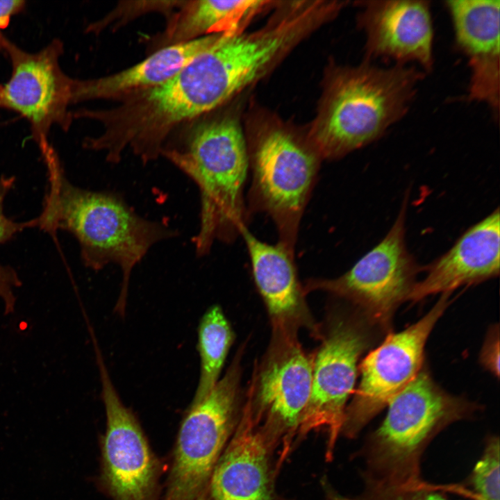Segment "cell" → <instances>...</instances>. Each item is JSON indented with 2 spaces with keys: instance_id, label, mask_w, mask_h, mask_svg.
<instances>
[{
  "instance_id": "603a6c76",
  "label": "cell",
  "mask_w": 500,
  "mask_h": 500,
  "mask_svg": "<svg viewBox=\"0 0 500 500\" xmlns=\"http://www.w3.org/2000/svg\"><path fill=\"white\" fill-rule=\"evenodd\" d=\"M185 1H122L112 11L99 21L90 24L88 32L98 33L104 28L112 25L113 27L122 26L128 20L138 15L159 11L170 14L174 9L180 8Z\"/></svg>"
},
{
  "instance_id": "ac0fdd59",
  "label": "cell",
  "mask_w": 500,
  "mask_h": 500,
  "mask_svg": "<svg viewBox=\"0 0 500 500\" xmlns=\"http://www.w3.org/2000/svg\"><path fill=\"white\" fill-rule=\"evenodd\" d=\"M270 1H185L163 33L160 48L244 28Z\"/></svg>"
},
{
  "instance_id": "7402d4cb",
  "label": "cell",
  "mask_w": 500,
  "mask_h": 500,
  "mask_svg": "<svg viewBox=\"0 0 500 500\" xmlns=\"http://www.w3.org/2000/svg\"><path fill=\"white\" fill-rule=\"evenodd\" d=\"M469 97L487 102L496 112L499 106V57L470 59Z\"/></svg>"
},
{
  "instance_id": "9a60e30c",
  "label": "cell",
  "mask_w": 500,
  "mask_h": 500,
  "mask_svg": "<svg viewBox=\"0 0 500 500\" xmlns=\"http://www.w3.org/2000/svg\"><path fill=\"white\" fill-rule=\"evenodd\" d=\"M408 301L417 302L436 294L495 278L500 271V215L497 207L467 228L453 246L425 267Z\"/></svg>"
},
{
  "instance_id": "83f0119b",
  "label": "cell",
  "mask_w": 500,
  "mask_h": 500,
  "mask_svg": "<svg viewBox=\"0 0 500 500\" xmlns=\"http://www.w3.org/2000/svg\"><path fill=\"white\" fill-rule=\"evenodd\" d=\"M325 489H326V499L325 500H355L353 499H348V498L344 497L338 494L333 490L328 488V485H326V488Z\"/></svg>"
},
{
  "instance_id": "44dd1931",
  "label": "cell",
  "mask_w": 500,
  "mask_h": 500,
  "mask_svg": "<svg viewBox=\"0 0 500 500\" xmlns=\"http://www.w3.org/2000/svg\"><path fill=\"white\" fill-rule=\"evenodd\" d=\"M499 446L498 437L492 436L487 440L483 455L469 477L472 500H499Z\"/></svg>"
},
{
  "instance_id": "484cf974",
  "label": "cell",
  "mask_w": 500,
  "mask_h": 500,
  "mask_svg": "<svg viewBox=\"0 0 500 500\" xmlns=\"http://www.w3.org/2000/svg\"><path fill=\"white\" fill-rule=\"evenodd\" d=\"M480 361L482 365L497 378L499 376V327L490 328L483 345Z\"/></svg>"
},
{
  "instance_id": "f1b7e54d",
  "label": "cell",
  "mask_w": 500,
  "mask_h": 500,
  "mask_svg": "<svg viewBox=\"0 0 500 500\" xmlns=\"http://www.w3.org/2000/svg\"><path fill=\"white\" fill-rule=\"evenodd\" d=\"M1 85L0 84V90H1Z\"/></svg>"
},
{
  "instance_id": "d4e9b609",
  "label": "cell",
  "mask_w": 500,
  "mask_h": 500,
  "mask_svg": "<svg viewBox=\"0 0 500 500\" xmlns=\"http://www.w3.org/2000/svg\"><path fill=\"white\" fill-rule=\"evenodd\" d=\"M15 178L3 176L0 178V244L12 239L26 228L38 227L36 218L27 222H16L8 217L4 211V202L14 186Z\"/></svg>"
},
{
  "instance_id": "cb8c5ba5",
  "label": "cell",
  "mask_w": 500,
  "mask_h": 500,
  "mask_svg": "<svg viewBox=\"0 0 500 500\" xmlns=\"http://www.w3.org/2000/svg\"><path fill=\"white\" fill-rule=\"evenodd\" d=\"M438 486L423 480L406 486L385 489H365L356 500H449Z\"/></svg>"
},
{
  "instance_id": "277c9868",
  "label": "cell",
  "mask_w": 500,
  "mask_h": 500,
  "mask_svg": "<svg viewBox=\"0 0 500 500\" xmlns=\"http://www.w3.org/2000/svg\"><path fill=\"white\" fill-rule=\"evenodd\" d=\"M386 416L362 450L367 489L408 485L422 479L420 462L444 428L471 417L472 402L451 394L422 369L388 403Z\"/></svg>"
},
{
  "instance_id": "d6986e66",
  "label": "cell",
  "mask_w": 500,
  "mask_h": 500,
  "mask_svg": "<svg viewBox=\"0 0 500 500\" xmlns=\"http://www.w3.org/2000/svg\"><path fill=\"white\" fill-rule=\"evenodd\" d=\"M456 41L470 59L499 57V0L446 1Z\"/></svg>"
},
{
  "instance_id": "8fae6325",
  "label": "cell",
  "mask_w": 500,
  "mask_h": 500,
  "mask_svg": "<svg viewBox=\"0 0 500 500\" xmlns=\"http://www.w3.org/2000/svg\"><path fill=\"white\" fill-rule=\"evenodd\" d=\"M63 50L58 39L34 53L10 40L4 53L12 70L8 81L1 85L0 108L12 110L28 122L39 147L49 144L53 126L67 131L73 119L69 107L72 104L74 78L60 67Z\"/></svg>"
},
{
  "instance_id": "e0dca14e",
  "label": "cell",
  "mask_w": 500,
  "mask_h": 500,
  "mask_svg": "<svg viewBox=\"0 0 500 500\" xmlns=\"http://www.w3.org/2000/svg\"><path fill=\"white\" fill-rule=\"evenodd\" d=\"M219 33L159 49L144 60L121 72L72 83V103L98 99L119 100L158 86L174 76L207 48Z\"/></svg>"
},
{
  "instance_id": "52a82bcc",
  "label": "cell",
  "mask_w": 500,
  "mask_h": 500,
  "mask_svg": "<svg viewBox=\"0 0 500 500\" xmlns=\"http://www.w3.org/2000/svg\"><path fill=\"white\" fill-rule=\"evenodd\" d=\"M409 190L385 236L347 272L335 278H312L303 291L322 290L348 300L372 324L388 326L397 308L408 297L419 272L407 247L406 224Z\"/></svg>"
},
{
  "instance_id": "8992f818",
  "label": "cell",
  "mask_w": 500,
  "mask_h": 500,
  "mask_svg": "<svg viewBox=\"0 0 500 500\" xmlns=\"http://www.w3.org/2000/svg\"><path fill=\"white\" fill-rule=\"evenodd\" d=\"M238 349L210 394L188 406L174 449L165 500H202L211 474L238 424L241 358Z\"/></svg>"
},
{
  "instance_id": "4316f807",
  "label": "cell",
  "mask_w": 500,
  "mask_h": 500,
  "mask_svg": "<svg viewBox=\"0 0 500 500\" xmlns=\"http://www.w3.org/2000/svg\"><path fill=\"white\" fill-rule=\"evenodd\" d=\"M25 3L23 0H0V52L3 53H5L10 40L3 34L2 30L12 16L24 10Z\"/></svg>"
},
{
  "instance_id": "5bb4252c",
  "label": "cell",
  "mask_w": 500,
  "mask_h": 500,
  "mask_svg": "<svg viewBox=\"0 0 500 500\" xmlns=\"http://www.w3.org/2000/svg\"><path fill=\"white\" fill-rule=\"evenodd\" d=\"M358 24L366 35L367 58H388L403 65L416 61L426 70L433 67V31L426 1H367Z\"/></svg>"
},
{
  "instance_id": "4fadbf2b",
  "label": "cell",
  "mask_w": 500,
  "mask_h": 500,
  "mask_svg": "<svg viewBox=\"0 0 500 500\" xmlns=\"http://www.w3.org/2000/svg\"><path fill=\"white\" fill-rule=\"evenodd\" d=\"M279 444L243 405L238 424L217 462L202 500H287L275 487Z\"/></svg>"
},
{
  "instance_id": "7c38bea8",
  "label": "cell",
  "mask_w": 500,
  "mask_h": 500,
  "mask_svg": "<svg viewBox=\"0 0 500 500\" xmlns=\"http://www.w3.org/2000/svg\"><path fill=\"white\" fill-rule=\"evenodd\" d=\"M106 426L100 482L112 500H157L160 467L133 411L121 400L93 342Z\"/></svg>"
},
{
  "instance_id": "30bf717a",
  "label": "cell",
  "mask_w": 500,
  "mask_h": 500,
  "mask_svg": "<svg viewBox=\"0 0 500 500\" xmlns=\"http://www.w3.org/2000/svg\"><path fill=\"white\" fill-rule=\"evenodd\" d=\"M450 295L442 294L419 320L388 335L364 358L359 365V385L346 408L342 433L356 437L422 370L426 341L450 304Z\"/></svg>"
},
{
  "instance_id": "7a4b0ae2",
  "label": "cell",
  "mask_w": 500,
  "mask_h": 500,
  "mask_svg": "<svg viewBox=\"0 0 500 500\" xmlns=\"http://www.w3.org/2000/svg\"><path fill=\"white\" fill-rule=\"evenodd\" d=\"M423 77L404 65L383 69L365 62L331 74L306 135L322 159H337L379 138L407 112Z\"/></svg>"
},
{
  "instance_id": "6da1fadb",
  "label": "cell",
  "mask_w": 500,
  "mask_h": 500,
  "mask_svg": "<svg viewBox=\"0 0 500 500\" xmlns=\"http://www.w3.org/2000/svg\"><path fill=\"white\" fill-rule=\"evenodd\" d=\"M48 188L38 227L53 235L58 230L78 241L85 267L100 270L109 264L122 273L115 310L125 312L129 279L134 267L156 244L177 235L160 222L139 215L120 195L81 188L67 178L60 159L49 145L41 151Z\"/></svg>"
},
{
  "instance_id": "ffe728a7",
  "label": "cell",
  "mask_w": 500,
  "mask_h": 500,
  "mask_svg": "<svg viewBox=\"0 0 500 500\" xmlns=\"http://www.w3.org/2000/svg\"><path fill=\"white\" fill-rule=\"evenodd\" d=\"M197 333L200 374L192 403L205 399L215 386L234 341L232 327L218 305L209 307L204 312Z\"/></svg>"
},
{
  "instance_id": "3957f363",
  "label": "cell",
  "mask_w": 500,
  "mask_h": 500,
  "mask_svg": "<svg viewBox=\"0 0 500 500\" xmlns=\"http://www.w3.org/2000/svg\"><path fill=\"white\" fill-rule=\"evenodd\" d=\"M160 156L189 177L200 194L199 226L193 238L198 256L215 241H233L247 226L244 187L249 168L247 140L238 117L224 114L192 128Z\"/></svg>"
},
{
  "instance_id": "2e32d148",
  "label": "cell",
  "mask_w": 500,
  "mask_h": 500,
  "mask_svg": "<svg viewBox=\"0 0 500 500\" xmlns=\"http://www.w3.org/2000/svg\"><path fill=\"white\" fill-rule=\"evenodd\" d=\"M248 250L253 276L271 320L272 333L297 335L306 328L319 337L297 276L294 254L277 243L260 240L247 228L240 232Z\"/></svg>"
},
{
  "instance_id": "ba28073f",
  "label": "cell",
  "mask_w": 500,
  "mask_h": 500,
  "mask_svg": "<svg viewBox=\"0 0 500 500\" xmlns=\"http://www.w3.org/2000/svg\"><path fill=\"white\" fill-rule=\"evenodd\" d=\"M312 356L297 335L272 333L260 362H256L244 406L252 418L281 446L282 462L288 456L312 383Z\"/></svg>"
},
{
  "instance_id": "9c48e42d",
  "label": "cell",
  "mask_w": 500,
  "mask_h": 500,
  "mask_svg": "<svg viewBox=\"0 0 500 500\" xmlns=\"http://www.w3.org/2000/svg\"><path fill=\"white\" fill-rule=\"evenodd\" d=\"M369 344V335L359 319L338 315L330 317L321 344L312 356L310 398L294 444L310 432L324 428L325 456L327 460H332L342 433L347 402L354 390L358 362Z\"/></svg>"
},
{
  "instance_id": "5b68a950",
  "label": "cell",
  "mask_w": 500,
  "mask_h": 500,
  "mask_svg": "<svg viewBox=\"0 0 500 500\" xmlns=\"http://www.w3.org/2000/svg\"><path fill=\"white\" fill-rule=\"evenodd\" d=\"M251 209L271 217L278 244L294 254L303 212L322 160L307 136L277 120L263 122L247 142Z\"/></svg>"
}]
</instances>
